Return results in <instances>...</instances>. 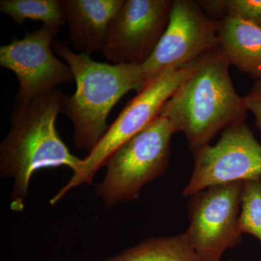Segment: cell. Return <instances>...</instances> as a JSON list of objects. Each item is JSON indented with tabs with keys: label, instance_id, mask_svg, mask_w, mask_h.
Instances as JSON below:
<instances>
[{
	"label": "cell",
	"instance_id": "obj_1",
	"mask_svg": "<svg viewBox=\"0 0 261 261\" xmlns=\"http://www.w3.org/2000/svg\"><path fill=\"white\" fill-rule=\"evenodd\" d=\"M64 94L57 89L27 103H17L10 129L0 145V174L13 181L10 209L25 208L34 173L65 166L74 172L82 159L73 155L56 128Z\"/></svg>",
	"mask_w": 261,
	"mask_h": 261
},
{
	"label": "cell",
	"instance_id": "obj_3",
	"mask_svg": "<svg viewBox=\"0 0 261 261\" xmlns=\"http://www.w3.org/2000/svg\"><path fill=\"white\" fill-rule=\"evenodd\" d=\"M53 49L70 67L76 85L74 94L63 95L61 113L73 123L75 147L89 153L109 128L111 110L128 92H141L147 82L140 65L99 63L60 41L53 43Z\"/></svg>",
	"mask_w": 261,
	"mask_h": 261
},
{
	"label": "cell",
	"instance_id": "obj_6",
	"mask_svg": "<svg viewBox=\"0 0 261 261\" xmlns=\"http://www.w3.org/2000/svg\"><path fill=\"white\" fill-rule=\"evenodd\" d=\"M219 20L198 2L173 0L166 30L148 59L141 65L147 84L167 70L182 68L219 47Z\"/></svg>",
	"mask_w": 261,
	"mask_h": 261
},
{
	"label": "cell",
	"instance_id": "obj_17",
	"mask_svg": "<svg viewBox=\"0 0 261 261\" xmlns=\"http://www.w3.org/2000/svg\"><path fill=\"white\" fill-rule=\"evenodd\" d=\"M247 112L255 118V126L261 132V80L255 81L248 93L244 97Z\"/></svg>",
	"mask_w": 261,
	"mask_h": 261
},
{
	"label": "cell",
	"instance_id": "obj_4",
	"mask_svg": "<svg viewBox=\"0 0 261 261\" xmlns=\"http://www.w3.org/2000/svg\"><path fill=\"white\" fill-rule=\"evenodd\" d=\"M174 134L170 122L159 116L108 158L106 175L95 187L106 208L137 200L145 185L166 173Z\"/></svg>",
	"mask_w": 261,
	"mask_h": 261
},
{
	"label": "cell",
	"instance_id": "obj_13",
	"mask_svg": "<svg viewBox=\"0 0 261 261\" xmlns=\"http://www.w3.org/2000/svg\"><path fill=\"white\" fill-rule=\"evenodd\" d=\"M104 261H200L186 233L152 237Z\"/></svg>",
	"mask_w": 261,
	"mask_h": 261
},
{
	"label": "cell",
	"instance_id": "obj_7",
	"mask_svg": "<svg viewBox=\"0 0 261 261\" xmlns=\"http://www.w3.org/2000/svg\"><path fill=\"white\" fill-rule=\"evenodd\" d=\"M243 182L209 187L190 197L185 231L200 261H221L226 250L238 246Z\"/></svg>",
	"mask_w": 261,
	"mask_h": 261
},
{
	"label": "cell",
	"instance_id": "obj_11",
	"mask_svg": "<svg viewBox=\"0 0 261 261\" xmlns=\"http://www.w3.org/2000/svg\"><path fill=\"white\" fill-rule=\"evenodd\" d=\"M123 0H61L72 44L80 53L103 51L110 24Z\"/></svg>",
	"mask_w": 261,
	"mask_h": 261
},
{
	"label": "cell",
	"instance_id": "obj_12",
	"mask_svg": "<svg viewBox=\"0 0 261 261\" xmlns=\"http://www.w3.org/2000/svg\"><path fill=\"white\" fill-rule=\"evenodd\" d=\"M219 47L230 65L261 80V27L232 17L219 20Z\"/></svg>",
	"mask_w": 261,
	"mask_h": 261
},
{
	"label": "cell",
	"instance_id": "obj_9",
	"mask_svg": "<svg viewBox=\"0 0 261 261\" xmlns=\"http://www.w3.org/2000/svg\"><path fill=\"white\" fill-rule=\"evenodd\" d=\"M60 27L43 25L0 47V65L13 72L19 84L17 103H27L74 81L68 65L53 51V39Z\"/></svg>",
	"mask_w": 261,
	"mask_h": 261
},
{
	"label": "cell",
	"instance_id": "obj_10",
	"mask_svg": "<svg viewBox=\"0 0 261 261\" xmlns=\"http://www.w3.org/2000/svg\"><path fill=\"white\" fill-rule=\"evenodd\" d=\"M172 1L123 0L111 24L103 56L113 64L142 65L166 30Z\"/></svg>",
	"mask_w": 261,
	"mask_h": 261
},
{
	"label": "cell",
	"instance_id": "obj_8",
	"mask_svg": "<svg viewBox=\"0 0 261 261\" xmlns=\"http://www.w3.org/2000/svg\"><path fill=\"white\" fill-rule=\"evenodd\" d=\"M193 171L182 195L261 177V145L245 123L223 130L219 141L194 152Z\"/></svg>",
	"mask_w": 261,
	"mask_h": 261
},
{
	"label": "cell",
	"instance_id": "obj_14",
	"mask_svg": "<svg viewBox=\"0 0 261 261\" xmlns=\"http://www.w3.org/2000/svg\"><path fill=\"white\" fill-rule=\"evenodd\" d=\"M0 11L19 25L27 20H32L61 28L66 22L61 0H2Z\"/></svg>",
	"mask_w": 261,
	"mask_h": 261
},
{
	"label": "cell",
	"instance_id": "obj_18",
	"mask_svg": "<svg viewBox=\"0 0 261 261\" xmlns=\"http://www.w3.org/2000/svg\"><path fill=\"white\" fill-rule=\"evenodd\" d=\"M229 261H233V260H229ZM260 261H261V260Z\"/></svg>",
	"mask_w": 261,
	"mask_h": 261
},
{
	"label": "cell",
	"instance_id": "obj_15",
	"mask_svg": "<svg viewBox=\"0 0 261 261\" xmlns=\"http://www.w3.org/2000/svg\"><path fill=\"white\" fill-rule=\"evenodd\" d=\"M240 228L261 242V177L243 182Z\"/></svg>",
	"mask_w": 261,
	"mask_h": 261
},
{
	"label": "cell",
	"instance_id": "obj_16",
	"mask_svg": "<svg viewBox=\"0 0 261 261\" xmlns=\"http://www.w3.org/2000/svg\"><path fill=\"white\" fill-rule=\"evenodd\" d=\"M221 6L223 18L232 17L261 27V0H221Z\"/></svg>",
	"mask_w": 261,
	"mask_h": 261
},
{
	"label": "cell",
	"instance_id": "obj_5",
	"mask_svg": "<svg viewBox=\"0 0 261 261\" xmlns=\"http://www.w3.org/2000/svg\"><path fill=\"white\" fill-rule=\"evenodd\" d=\"M199 60L182 68L167 70L150 81L138 92L109 126L97 145L82 159L69 181L51 197V205H56L75 187L92 184L96 173L99 168L104 167L108 158L160 116L166 102L193 73Z\"/></svg>",
	"mask_w": 261,
	"mask_h": 261
},
{
	"label": "cell",
	"instance_id": "obj_2",
	"mask_svg": "<svg viewBox=\"0 0 261 261\" xmlns=\"http://www.w3.org/2000/svg\"><path fill=\"white\" fill-rule=\"evenodd\" d=\"M229 67L219 47L209 51L160 113L175 133L185 135L193 152L221 130L245 123V100L233 87Z\"/></svg>",
	"mask_w": 261,
	"mask_h": 261
}]
</instances>
